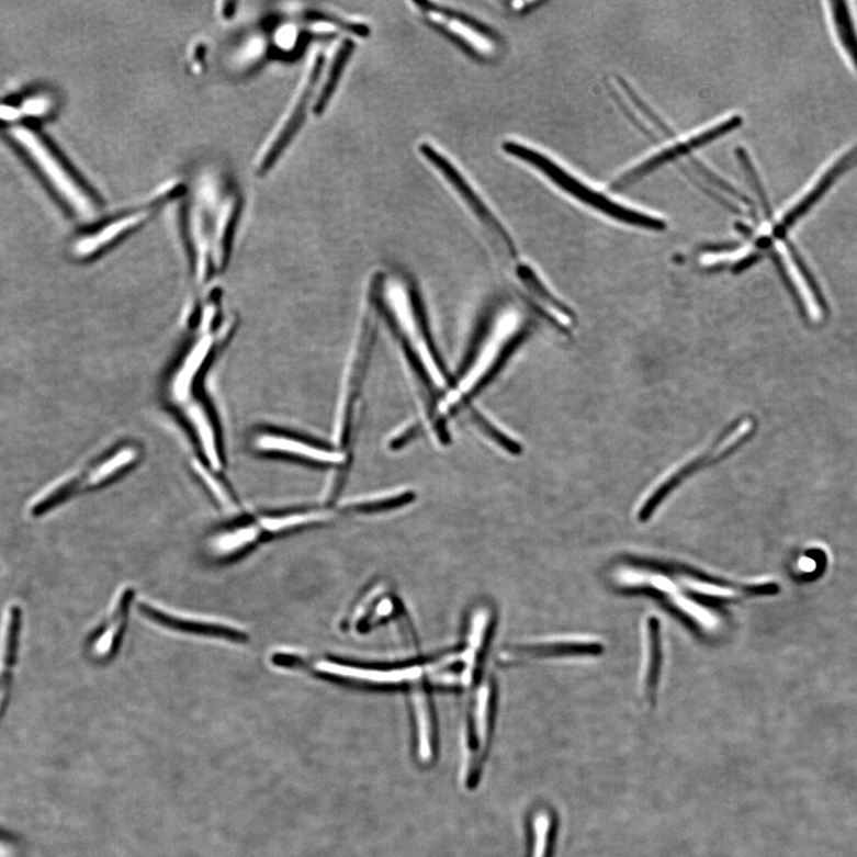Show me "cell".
<instances>
[{
	"label": "cell",
	"mask_w": 857,
	"mask_h": 857,
	"mask_svg": "<svg viewBox=\"0 0 857 857\" xmlns=\"http://www.w3.org/2000/svg\"><path fill=\"white\" fill-rule=\"evenodd\" d=\"M182 192H184V188L176 181L161 187L150 195V199L145 204L126 211V213L103 224L101 228L82 236L74 246L75 257L89 259L111 245L116 244L122 237L143 227L162 205L176 199Z\"/></svg>",
	"instance_id": "3"
},
{
	"label": "cell",
	"mask_w": 857,
	"mask_h": 857,
	"mask_svg": "<svg viewBox=\"0 0 857 857\" xmlns=\"http://www.w3.org/2000/svg\"><path fill=\"white\" fill-rule=\"evenodd\" d=\"M741 125H742V119L740 116H735L726 120L725 122L720 123L719 125L712 126V128L708 129L707 132H702L697 136H692L691 138L684 140V143L681 144H678L668 149L659 151L658 154H656V156L632 168L631 171H629L628 173L623 174L620 179L614 181L612 188L614 190L628 189L636 184V182H639L643 178L649 177L650 174L658 170V168H662L673 161L686 157L687 154H690L694 150L710 145L711 143H713V140L719 139L728 135L729 133L736 131L737 128H740Z\"/></svg>",
	"instance_id": "6"
},
{
	"label": "cell",
	"mask_w": 857,
	"mask_h": 857,
	"mask_svg": "<svg viewBox=\"0 0 857 857\" xmlns=\"http://www.w3.org/2000/svg\"><path fill=\"white\" fill-rule=\"evenodd\" d=\"M190 417L192 418L196 431H199L200 433V437L202 439V444L204 447V451L208 456L210 462L213 463V466L215 469H218V466H221V461L217 454L214 432L213 430H211L213 428H211L206 415L201 409V407L195 406L192 407L190 411Z\"/></svg>",
	"instance_id": "24"
},
{
	"label": "cell",
	"mask_w": 857,
	"mask_h": 857,
	"mask_svg": "<svg viewBox=\"0 0 857 857\" xmlns=\"http://www.w3.org/2000/svg\"><path fill=\"white\" fill-rule=\"evenodd\" d=\"M240 207V195L228 182L218 196L213 214V260L217 266L222 264L226 257Z\"/></svg>",
	"instance_id": "11"
},
{
	"label": "cell",
	"mask_w": 857,
	"mask_h": 857,
	"mask_svg": "<svg viewBox=\"0 0 857 857\" xmlns=\"http://www.w3.org/2000/svg\"><path fill=\"white\" fill-rule=\"evenodd\" d=\"M9 134L46 178L70 213L81 221L93 219L100 214V201L74 171L69 170L44 138L25 126H13Z\"/></svg>",
	"instance_id": "1"
},
{
	"label": "cell",
	"mask_w": 857,
	"mask_h": 857,
	"mask_svg": "<svg viewBox=\"0 0 857 857\" xmlns=\"http://www.w3.org/2000/svg\"><path fill=\"white\" fill-rule=\"evenodd\" d=\"M831 8L841 44L857 70V34L849 5L846 2H841V0H832Z\"/></svg>",
	"instance_id": "18"
},
{
	"label": "cell",
	"mask_w": 857,
	"mask_h": 857,
	"mask_svg": "<svg viewBox=\"0 0 857 857\" xmlns=\"http://www.w3.org/2000/svg\"><path fill=\"white\" fill-rule=\"evenodd\" d=\"M315 667L319 673L327 674V676L330 677L377 686L402 685L404 683L414 681L420 678L421 673H424L420 667L404 669H368L330 662H319Z\"/></svg>",
	"instance_id": "9"
},
{
	"label": "cell",
	"mask_w": 857,
	"mask_h": 857,
	"mask_svg": "<svg viewBox=\"0 0 857 857\" xmlns=\"http://www.w3.org/2000/svg\"><path fill=\"white\" fill-rule=\"evenodd\" d=\"M326 66L325 56L318 54L307 76L303 81L297 97L294 98L286 114L274 126L270 136L266 138L255 161L256 172L266 173L275 163L281 154L290 145L294 135L301 129L306 117V110L313 100V94L318 86L323 68Z\"/></svg>",
	"instance_id": "4"
},
{
	"label": "cell",
	"mask_w": 857,
	"mask_h": 857,
	"mask_svg": "<svg viewBox=\"0 0 857 857\" xmlns=\"http://www.w3.org/2000/svg\"><path fill=\"white\" fill-rule=\"evenodd\" d=\"M649 640H650V664L647 670V681H645V688H647V695L650 698H654L656 692L659 669H662V632H659V622L657 618H651L649 622Z\"/></svg>",
	"instance_id": "20"
},
{
	"label": "cell",
	"mask_w": 857,
	"mask_h": 857,
	"mask_svg": "<svg viewBox=\"0 0 857 857\" xmlns=\"http://www.w3.org/2000/svg\"><path fill=\"white\" fill-rule=\"evenodd\" d=\"M857 165V146L850 149L845 156L836 161L823 174L816 185L804 196L802 201L796 204L788 214L777 224L773 236L778 240H783L786 235L796 226V224L810 213L812 207L821 202L823 196L831 191L836 181L846 174Z\"/></svg>",
	"instance_id": "8"
},
{
	"label": "cell",
	"mask_w": 857,
	"mask_h": 857,
	"mask_svg": "<svg viewBox=\"0 0 857 857\" xmlns=\"http://www.w3.org/2000/svg\"><path fill=\"white\" fill-rule=\"evenodd\" d=\"M267 50V42L261 35H252L243 42V45L233 55V68L247 70L255 68L262 59Z\"/></svg>",
	"instance_id": "22"
},
{
	"label": "cell",
	"mask_w": 857,
	"mask_h": 857,
	"mask_svg": "<svg viewBox=\"0 0 857 857\" xmlns=\"http://www.w3.org/2000/svg\"><path fill=\"white\" fill-rule=\"evenodd\" d=\"M556 834L553 814L541 809L531 819L528 857H552Z\"/></svg>",
	"instance_id": "16"
},
{
	"label": "cell",
	"mask_w": 857,
	"mask_h": 857,
	"mask_svg": "<svg viewBox=\"0 0 857 857\" xmlns=\"http://www.w3.org/2000/svg\"><path fill=\"white\" fill-rule=\"evenodd\" d=\"M530 652L546 655H575V654H599L602 647L598 643L589 642H551L531 645Z\"/></svg>",
	"instance_id": "23"
},
{
	"label": "cell",
	"mask_w": 857,
	"mask_h": 857,
	"mask_svg": "<svg viewBox=\"0 0 857 857\" xmlns=\"http://www.w3.org/2000/svg\"><path fill=\"white\" fill-rule=\"evenodd\" d=\"M354 50L356 44L351 40L343 41L339 50H337L332 65L329 69L328 78L325 82V86H323L322 90L319 91L314 105V112L316 115L320 116L323 112L326 111L337 87H339V82L345 72L346 66L349 63L350 56L354 53Z\"/></svg>",
	"instance_id": "17"
},
{
	"label": "cell",
	"mask_w": 857,
	"mask_h": 857,
	"mask_svg": "<svg viewBox=\"0 0 857 857\" xmlns=\"http://www.w3.org/2000/svg\"><path fill=\"white\" fill-rule=\"evenodd\" d=\"M256 446L263 452L283 453L318 463H339L342 461V455L339 453L326 451V449L297 440L278 437V435H260Z\"/></svg>",
	"instance_id": "15"
},
{
	"label": "cell",
	"mask_w": 857,
	"mask_h": 857,
	"mask_svg": "<svg viewBox=\"0 0 857 857\" xmlns=\"http://www.w3.org/2000/svg\"><path fill=\"white\" fill-rule=\"evenodd\" d=\"M503 149L504 151H507L509 156L538 168L540 172L546 178H550L561 190H564L566 193L574 196L575 200L596 208L604 215L612 217L618 222L625 223L628 226L640 227L653 232H664L666 229V223L662 219L636 213L634 210L612 202L608 196L583 184L578 179H575L565 170H562L554 161L542 156V154L537 150L516 143H504Z\"/></svg>",
	"instance_id": "2"
},
{
	"label": "cell",
	"mask_w": 857,
	"mask_h": 857,
	"mask_svg": "<svg viewBox=\"0 0 857 857\" xmlns=\"http://www.w3.org/2000/svg\"><path fill=\"white\" fill-rule=\"evenodd\" d=\"M129 593H122L112 604L111 611L104 624L98 629L89 643V652L94 658L104 659L116 649L122 634L125 620L126 606H128Z\"/></svg>",
	"instance_id": "14"
},
{
	"label": "cell",
	"mask_w": 857,
	"mask_h": 857,
	"mask_svg": "<svg viewBox=\"0 0 857 857\" xmlns=\"http://www.w3.org/2000/svg\"><path fill=\"white\" fill-rule=\"evenodd\" d=\"M211 348V340L205 339L196 346L188 360L182 367L180 373L177 375L174 383V392L179 398H184L190 390L193 377L201 369L204 360L207 357V351Z\"/></svg>",
	"instance_id": "21"
},
{
	"label": "cell",
	"mask_w": 857,
	"mask_h": 857,
	"mask_svg": "<svg viewBox=\"0 0 857 857\" xmlns=\"http://www.w3.org/2000/svg\"><path fill=\"white\" fill-rule=\"evenodd\" d=\"M737 157H738V160H740L741 165L744 168V172H746V174L748 177L751 185L753 187L755 193L757 194L758 200H760V202L763 204L765 216L767 218H771L773 217V213H771L770 204H769L768 199H767V194H766L765 189H764V187L762 184L760 178H758V176H757V173L755 171V168H754L753 163L751 162L748 154L744 149H738L737 150Z\"/></svg>",
	"instance_id": "25"
},
{
	"label": "cell",
	"mask_w": 857,
	"mask_h": 857,
	"mask_svg": "<svg viewBox=\"0 0 857 857\" xmlns=\"http://www.w3.org/2000/svg\"><path fill=\"white\" fill-rule=\"evenodd\" d=\"M20 841L10 833L0 831V857H21Z\"/></svg>",
	"instance_id": "26"
},
{
	"label": "cell",
	"mask_w": 857,
	"mask_h": 857,
	"mask_svg": "<svg viewBox=\"0 0 857 857\" xmlns=\"http://www.w3.org/2000/svg\"><path fill=\"white\" fill-rule=\"evenodd\" d=\"M22 631L23 610L20 604L9 602L0 618V719L9 707L19 664Z\"/></svg>",
	"instance_id": "7"
},
{
	"label": "cell",
	"mask_w": 857,
	"mask_h": 857,
	"mask_svg": "<svg viewBox=\"0 0 857 857\" xmlns=\"http://www.w3.org/2000/svg\"><path fill=\"white\" fill-rule=\"evenodd\" d=\"M413 707L416 757L419 764L429 766L437 757L438 736L430 701L424 690L414 691Z\"/></svg>",
	"instance_id": "13"
},
{
	"label": "cell",
	"mask_w": 857,
	"mask_h": 857,
	"mask_svg": "<svg viewBox=\"0 0 857 857\" xmlns=\"http://www.w3.org/2000/svg\"><path fill=\"white\" fill-rule=\"evenodd\" d=\"M421 156H424L438 171L447 179L454 190L459 193L462 201L465 202L471 208L472 213L480 218L483 226L487 229L489 235L494 237L497 246L504 256L509 259L517 258L516 245L512 241L511 236L501 226L498 218L492 214L489 207L483 202L480 194H477L469 184L465 178L456 170L454 165L442 156L440 151L431 147L430 145H421L419 147Z\"/></svg>",
	"instance_id": "5"
},
{
	"label": "cell",
	"mask_w": 857,
	"mask_h": 857,
	"mask_svg": "<svg viewBox=\"0 0 857 857\" xmlns=\"http://www.w3.org/2000/svg\"><path fill=\"white\" fill-rule=\"evenodd\" d=\"M760 259H762V256L758 255V252H755V255H752V256L747 257L746 259L741 260L734 267V272L735 273H741L743 271H746L747 269H749V267H752L754 263H756Z\"/></svg>",
	"instance_id": "27"
},
{
	"label": "cell",
	"mask_w": 857,
	"mask_h": 857,
	"mask_svg": "<svg viewBox=\"0 0 857 857\" xmlns=\"http://www.w3.org/2000/svg\"><path fill=\"white\" fill-rule=\"evenodd\" d=\"M414 4L421 11L432 13V15H439L449 21H453L460 24L461 26H465L472 33L480 35L484 38L494 42L499 41V36L496 32L492 31L490 27H488L484 23L471 18L470 15H466V13L454 11L452 9H447L435 3L424 2V3H414Z\"/></svg>",
	"instance_id": "19"
},
{
	"label": "cell",
	"mask_w": 857,
	"mask_h": 857,
	"mask_svg": "<svg viewBox=\"0 0 857 857\" xmlns=\"http://www.w3.org/2000/svg\"><path fill=\"white\" fill-rule=\"evenodd\" d=\"M143 611L149 617L166 627H170L181 631L194 632V634L218 636L227 640L243 641L246 640L245 632L237 630L228 624H223L215 621L202 620L199 617H191L184 614H178L167 612L158 609L148 604H143Z\"/></svg>",
	"instance_id": "12"
},
{
	"label": "cell",
	"mask_w": 857,
	"mask_h": 857,
	"mask_svg": "<svg viewBox=\"0 0 857 857\" xmlns=\"http://www.w3.org/2000/svg\"><path fill=\"white\" fill-rule=\"evenodd\" d=\"M785 245L786 248H788L794 272L786 270L783 260L779 255H777V252L773 259H775L779 271L785 277V279L789 281V284L797 293V296L799 297L800 302H802L810 318L814 322H820L824 317V311L823 303L821 301V294L816 287V284H814V281L809 270L807 269V264L802 258H800L796 247L789 241H786Z\"/></svg>",
	"instance_id": "10"
}]
</instances>
